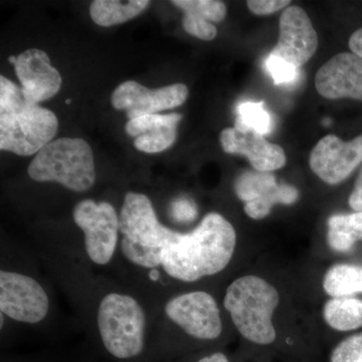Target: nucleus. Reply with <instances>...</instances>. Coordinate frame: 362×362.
<instances>
[{"label": "nucleus", "instance_id": "aec40b11", "mask_svg": "<svg viewBox=\"0 0 362 362\" xmlns=\"http://www.w3.org/2000/svg\"><path fill=\"white\" fill-rule=\"evenodd\" d=\"M324 291L332 298L351 297L362 292V266L337 264L326 272Z\"/></svg>", "mask_w": 362, "mask_h": 362}, {"label": "nucleus", "instance_id": "2eb2a0df", "mask_svg": "<svg viewBox=\"0 0 362 362\" xmlns=\"http://www.w3.org/2000/svg\"><path fill=\"white\" fill-rule=\"evenodd\" d=\"M220 139L223 151L246 156L255 170L272 173L282 168L287 162L282 147L269 142L255 131L226 128L221 131Z\"/></svg>", "mask_w": 362, "mask_h": 362}, {"label": "nucleus", "instance_id": "423d86ee", "mask_svg": "<svg viewBox=\"0 0 362 362\" xmlns=\"http://www.w3.org/2000/svg\"><path fill=\"white\" fill-rule=\"evenodd\" d=\"M39 182H58L68 189L84 192L96 180L94 156L81 138H61L45 145L28 168Z\"/></svg>", "mask_w": 362, "mask_h": 362}, {"label": "nucleus", "instance_id": "dca6fc26", "mask_svg": "<svg viewBox=\"0 0 362 362\" xmlns=\"http://www.w3.org/2000/svg\"><path fill=\"white\" fill-rule=\"evenodd\" d=\"M182 116L145 115L131 119L125 125L127 134L134 138V146L146 153H158L168 149L176 139V129Z\"/></svg>", "mask_w": 362, "mask_h": 362}, {"label": "nucleus", "instance_id": "a211bd4d", "mask_svg": "<svg viewBox=\"0 0 362 362\" xmlns=\"http://www.w3.org/2000/svg\"><path fill=\"white\" fill-rule=\"evenodd\" d=\"M327 242L334 251L345 252L362 240V211L334 214L328 218Z\"/></svg>", "mask_w": 362, "mask_h": 362}, {"label": "nucleus", "instance_id": "4be33fe9", "mask_svg": "<svg viewBox=\"0 0 362 362\" xmlns=\"http://www.w3.org/2000/svg\"><path fill=\"white\" fill-rule=\"evenodd\" d=\"M299 192L297 188L286 183H281L278 187L261 199L246 202L245 204V213L252 220H263L270 214L272 209L275 204H293L297 202Z\"/></svg>", "mask_w": 362, "mask_h": 362}, {"label": "nucleus", "instance_id": "9b49d317", "mask_svg": "<svg viewBox=\"0 0 362 362\" xmlns=\"http://www.w3.org/2000/svg\"><path fill=\"white\" fill-rule=\"evenodd\" d=\"M279 40L270 56L300 68L315 54L318 35L310 18L298 6H288L279 21Z\"/></svg>", "mask_w": 362, "mask_h": 362}, {"label": "nucleus", "instance_id": "bb28decb", "mask_svg": "<svg viewBox=\"0 0 362 362\" xmlns=\"http://www.w3.org/2000/svg\"><path fill=\"white\" fill-rule=\"evenodd\" d=\"M269 71L275 84H287L297 78V68L277 57L269 56L266 61Z\"/></svg>", "mask_w": 362, "mask_h": 362}, {"label": "nucleus", "instance_id": "4468645a", "mask_svg": "<svg viewBox=\"0 0 362 362\" xmlns=\"http://www.w3.org/2000/svg\"><path fill=\"white\" fill-rule=\"evenodd\" d=\"M315 87L326 99L362 101V58L354 52L335 54L317 71Z\"/></svg>", "mask_w": 362, "mask_h": 362}, {"label": "nucleus", "instance_id": "f257e3e1", "mask_svg": "<svg viewBox=\"0 0 362 362\" xmlns=\"http://www.w3.org/2000/svg\"><path fill=\"white\" fill-rule=\"evenodd\" d=\"M237 233L218 213L206 214L190 233L171 230L161 252L160 268L168 277L192 283L225 270L235 252Z\"/></svg>", "mask_w": 362, "mask_h": 362}, {"label": "nucleus", "instance_id": "9d476101", "mask_svg": "<svg viewBox=\"0 0 362 362\" xmlns=\"http://www.w3.org/2000/svg\"><path fill=\"white\" fill-rule=\"evenodd\" d=\"M361 163L362 135L350 141H343L332 134L325 136L309 157L312 171L330 185L343 182Z\"/></svg>", "mask_w": 362, "mask_h": 362}, {"label": "nucleus", "instance_id": "a878e982", "mask_svg": "<svg viewBox=\"0 0 362 362\" xmlns=\"http://www.w3.org/2000/svg\"><path fill=\"white\" fill-rule=\"evenodd\" d=\"M182 25L185 32L199 40H211L218 35V30L214 23H209L194 14L185 13Z\"/></svg>", "mask_w": 362, "mask_h": 362}, {"label": "nucleus", "instance_id": "7c9ffc66", "mask_svg": "<svg viewBox=\"0 0 362 362\" xmlns=\"http://www.w3.org/2000/svg\"><path fill=\"white\" fill-rule=\"evenodd\" d=\"M349 44L351 52L362 58V28L352 33Z\"/></svg>", "mask_w": 362, "mask_h": 362}, {"label": "nucleus", "instance_id": "393cba45", "mask_svg": "<svg viewBox=\"0 0 362 362\" xmlns=\"http://www.w3.org/2000/svg\"><path fill=\"white\" fill-rule=\"evenodd\" d=\"M331 362H362V333L340 342L331 354Z\"/></svg>", "mask_w": 362, "mask_h": 362}, {"label": "nucleus", "instance_id": "c756f323", "mask_svg": "<svg viewBox=\"0 0 362 362\" xmlns=\"http://www.w3.org/2000/svg\"><path fill=\"white\" fill-rule=\"evenodd\" d=\"M349 204L354 211H362V168L357 176L354 192L350 194Z\"/></svg>", "mask_w": 362, "mask_h": 362}, {"label": "nucleus", "instance_id": "39448f33", "mask_svg": "<svg viewBox=\"0 0 362 362\" xmlns=\"http://www.w3.org/2000/svg\"><path fill=\"white\" fill-rule=\"evenodd\" d=\"M97 329L111 356L119 359L133 358L144 349L146 312L129 294L107 293L98 304Z\"/></svg>", "mask_w": 362, "mask_h": 362}, {"label": "nucleus", "instance_id": "6ab92c4d", "mask_svg": "<svg viewBox=\"0 0 362 362\" xmlns=\"http://www.w3.org/2000/svg\"><path fill=\"white\" fill-rule=\"evenodd\" d=\"M323 316L332 329H357L362 327V301L352 297L332 298L324 305Z\"/></svg>", "mask_w": 362, "mask_h": 362}, {"label": "nucleus", "instance_id": "7ed1b4c3", "mask_svg": "<svg viewBox=\"0 0 362 362\" xmlns=\"http://www.w3.org/2000/svg\"><path fill=\"white\" fill-rule=\"evenodd\" d=\"M119 216V249L126 261L144 270L160 268L161 252L170 228L159 221L149 197L127 192Z\"/></svg>", "mask_w": 362, "mask_h": 362}, {"label": "nucleus", "instance_id": "ddd939ff", "mask_svg": "<svg viewBox=\"0 0 362 362\" xmlns=\"http://www.w3.org/2000/svg\"><path fill=\"white\" fill-rule=\"evenodd\" d=\"M20 80L21 90L28 101L37 104L58 94L62 87V77L51 65L47 52L37 49H28L18 57H11Z\"/></svg>", "mask_w": 362, "mask_h": 362}, {"label": "nucleus", "instance_id": "20e7f679", "mask_svg": "<svg viewBox=\"0 0 362 362\" xmlns=\"http://www.w3.org/2000/svg\"><path fill=\"white\" fill-rule=\"evenodd\" d=\"M279 301L277 290L265 279L244 276L228 286L223 306L243 337L256 344L268 345L277 337L272 318Z\"/></svg>", "mask_w": 362, "mask_h": 362}, {"label": "nucleus", "instance_id": "6e6552de", "mask_svg": "<svg viewBox=\"0 0 362 362\" xmlns=\"http://www.w3.org/2000/svg\"><path fill=\"white\" fill-rule=\"evenodd\" d=\"M44 286L20 272L0 271V314L25 324L42 322L49 312Z\"/></svg>", "mask_w": 362, "mask_h": 362}, {"label": "nucleus", "instance_id": "cd10ccee", "mask_svg": "<svg viewBox=\"0 0 362 362\" xmlns=\"http://www.w3.org/2000/svg\"><path fill=\"white\" fill-rule=\"evenodd\" d=\"M291 1L289 0H249L247 8L256 16H269L287 8Z\"/></svg>", "mask_w": 362, "mask_h": 362}, {"label": "nucleus", "instance_id": "5701e85b", "mask_svg": "<svg viewBox=\"0 0 362 362\" xmlns=\"http://www.w3.org/2000/svg\"><path fill=\"white\" fill-rule=\"evenodd\" d=\"M235 129L252 130L265 136L272 130V118L264 108V102H244L238 107Z\"/></svg>", "mask_w": 362, "mask_h": 362}, {"label": "nucleus", "instance_id": "f03ea898", "mask_svg": "<svg viewBox=\"0 0 362 362\" xmlns=\"http://www.w3.org/2000/svg\"><path fill=\"white\" fill-rule=\"evenodd\" d=\"M59 121L49 109L32 103L8 78L0 77V149L16 156L39 153L57 134Z\"/></svg>", "mask_w": 362, "mask_h": 362}, {"label": "nucleus", "instance_id": "f8f14e48", "mask_svg": "<svg viewBox=\"0 0 362 362\" xmlns=\"http://www.w3.org/2000/svg\"><path fill=\"white\" fill-rule=\"evenodd\" d=\"M188 97L185 84H175L151 90L134 81H127L117 87L111 97L114 108L127 112L128 118L153 115L157 112L181 106Z\"/></svg>", "mask_w": 362, "mask_h": 362}, {"label": "nucleus", "instance_id": "1a4fd4ad", "mask_svg": "<svg viewBox=\"0 0 362 362\" xmlns=\"http://www.w3.org/2000/svg\"><path fill=\"white\" fill-rule=\"evenodd\" d=\"M164 312L171 322L197 339L214 340L223 331L220 307L206 292L183 293L173 297Z\"/></svg>", "mask_w": 362, "mask_h": 362}, {"label": "nucleus", "instance_id": "0eeeda50", "mask_svg": "<svg viewBox=\"0 0 362 362\" xmlns=\"http://www.w3.org/2000/svg\"><path fill=\"white\" fill-rule=\"evenodd\" d=\"M74 221L84 233L85 251L92 263H111L120 242V216L107 202L84 199L76 204Z\"/></svg>", "mask_w": 362, "mask_h": 362}, {"label": "nucleus", "instance_id": "f3484780", "mask_svg": "<svg viewBox=\"0 0 362 362\" xmlns=\"http://www.w3.org/2000/svg\"><path fill=\"white\" fill-rule=\"evenodd\" d=\"M149 4L148 0H95L90 4V14L98 25L113 26L139 16Z\"/></svg>", "mask_w": 362, "mask_h": 362}, {"label": "nucleus", "instance_id": "2f4dec72", "mask_svg": "<svg viewBox=\"0 0 362 362\" xmlns=\"http://www.w3.org/2000/svg\"><path fill=\"white\" fill-rule=\"evenodd\" d=\"M197 362H228V359L225 354L216 352V354H211V356L204 357Z\"/></svg>", "mask_w": 362, "mask_h": 362}, {"label": "nucleus", "instance_id": "412c9836", "mask_svg": "<svg viewBox=\"0 0 362 362\" xmlns=\"http://www.w3.org/2000/svg\"><path fill=\"white\" fill-rule=\"evenodd\" d=\"M275 175L271 173L252 170L242 173L235 182V192L238 197L246 202L266 197L278 187Z\"/></svg>", "mask_w": 362, "mask_h": 362}, {"label": "nucleus", "instance_id": "c85d7f7f", "mask_svg": "<svg viewBox=\"0 0 362 362\" xmlns=\"http://www.w3.org/2000/svg\"><path fill=\"white\" fill-rule=\"evenodd\" d=\"M197 207L188 199H177L173 204V216L178 221H192L197 216Z\"/></svg>", "mask_w": 362, "mask_h": 362}, {"label": "nucleus", "instance_id": "b1692460", "mask_svg": "<svg viewBox=\"0 0 362 362\" xmlns=\"http://www.w3.org/2000/svg\"><path fill=\"white\" fill-rule=\"evenodd\" d=\"M173 4L185 11L204 18L209 23H220L226 18V6L218 0H175Z\"/></svg>", "mask_w": 362, "mask_h": 362}]
</instances>
